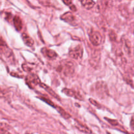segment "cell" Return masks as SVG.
I'll use <instances>...</instances> for the list:
<instances>
[{
  "label": "cell",
  "instance_id": "1",
  "mask_svg": "<svg viewBox=\"0 0 134 134\" xmlns=\"http://www.w3.org/2000/svg\"><path fill=\"white\" fill-rule=\"evenodd\" d=\"M84 49L81 45H76V47H71L69 50L70 57L72 58L75 59L77 60H81L83 57V53H84Z\"/></svg>",
  "mask_w": 134,
  "mask_h": 134
},
{
  "label": "cell",
  "instance_id": "2",
  "mask_svg": "<svg viewBox=\"0 0 134 134\" xmlns=\"http://www.w3.org/2000/svg\"><path fill=\"white\" fill-rule=\"evenodd\" d=\"M60 68L62 71L66 75H70L74 73V65L72 62L69 60H64L63 62H61Z\"/></svg>",
  "mask_w": 134,
  "mask_h": 134
},
{
  "label": "cell",
  "instance_id": "3",
  "mask_svg": "<svg viewBox=\"0 0 134 134\" xmlns=\"http://www.w3.org/2000/svg\"><path fill=\"white\" fill-rule=\"evenodd\" d=\"M25 81H26L28 86L32 89L34 88L35 86H36L37 85H39V84L41 83L39 77L34 73H29L27 77H26Z\"/></svg>",
  "mask_w": 134,
  "mask_h": 134
},
{
  "label": "cell",
  "instance_id": "4",
  "mask_svg": "<svg viewBox=\"0 0 134 134\" xmlns=\"http://www.w3.org/2000/svg\"><path fill=\"white\" fill-rule=\"evenodd\" d=\"M89 40L92 44L94 46H99L102 43V35L99 31H92L89 34Z\"/></svg>",
  "mask_w": 134,
  "mask_h": 134
},
{
  "label": "cell",
  "instance_id": "5",
  "mask_svg": "<svg viewBox=\"0 0 134 134\" xmlns=\"http://www.w3.org/2000/svg\"><path fill=\"white\" fill-rule=\"evenodd\" d=\"M100 60H101V52H100V51L96 50L92 53L89 62L92 67L96 68L98 66V64L100 62Z\"/></svg>",
  "mask_w": 134,
  "mask_h": 134
},
{
  "label": "cell",
  "instance_id": "6",
  "mask_svg": "<svg viewBox=\"0 0 134 134\" xmlns=\"http://www.w3.org/2000/svg\"><path fill=\"white\" fill-rule=\"evenodd\" d=\"M0 52L7 58H11L13 56V51L7 45L6 43L0 45Z\"/></svg>",
  "mask_w": 134,
  "mask_h": 134
},
{
  "label": "cell",
  "instance_id": "7",
  "mask_svg": "<svg viewBox=\"0 0 134 134\" xmlns=\"http://www.w3.org/2000/svg\"><path fill=\"white\" fill-rule=\"evenodd\" d=\"M96 90L99 95H106L107 94V87L105 82L99 81L96 84Z\"/></svg>",
  "mask_w": 134,
  "mask_h": 134
},
{
  "label": "cell",
  "instance_id": "8",
  "mask_svg": "<svg viewBox=\"0 0 134 134\" xmlns=\"http://www.w3.org/2000/svg\"><path fill=\"white\" fill-rule=\"evenodd\" d=\"M60 18H61V20H64V22H67V23L70 24H75V22H76V18H75L74 15L72 14L71 13H70V12L63 14L61 16V17H60Z\"/></svg>",
  "mask_w": 134,
  "mask_h": 134
},
{
  "label": "cell",
  "instance_id": "9",
  "mask_svg": "<svg viewBox=\"0 0 134 134\" xmlns=\"http://www.w3.org/2000/svg\"><path fill=\"white\" fill-rule=\"evenodd\" d=\"M42 52L46 58L50 59V60H55L57 57V54L55 52V51H54L53 50L49 49V48H45V47L42 48Z\"/></svg>",
  "mask_w": 134,
  "mask_h": 134
},
{
  "label": "cell",
  "instance_id": "10",
  "mask_svg": "<svg viewBox=\"0 0 134 134\" xmlns=\"http://www.w3.org/2000/svg\"><path fill=\"white\" fill-rule=\"evenodd\" d=\"M62 92H63L64 94H65L66 96H68L72 97V98H76V99H79V100H83V98L81 97V96L80 95V94H78L77 92L72 90V89L64 88Z\"/></svg>",
  "mask_w": 134,
  "mask_h": 134
},
{
  "label": "cell",
  "instance_id": "11",
  "mask_svg": "<svg viewBox=\"0 0 134 134\" xmlns=\"http://www.w3.org/2000/svg\"><path fill=\"white\" fill-rule=\"evenodd\" d=\"M22 38L24 43V44H26V46L30 47L33 46V44H34V40H33L32 38L30 36H29L26 33H23V34H22Z\"/></svg>",
  "mask_w": 134,
  "mask_h": 134
},
{
  "label": "cell",
  "instance_id": "12",
  "mask_svg": "<svg viewBox=\"0 0 134 134\" xmlns=\"http://www.w3.org/2000/svg\"><path fill=\"white\" fill-rule=\"evenodd\" d=\"M13 23L17 31H20L22 28V22L21 18L18 16H15L13 18Z\"/></svg>",
  "mask_w": 134,
  "mask_h": 134
},
{
  "label": "cell",
  "instance_id": "13",
  "mask_svg": "<svg viewBox=\"0 0 134 134\" xmlns=\"http://www.w3.org/2000/svg\"><path fill=\"white\" fill-rule=\"evenodd\" d=\"M39 86H40L41 87L43 88H44L45 90L46 91H47V92H48L49 94H50V95H51L52 96H53L54 98H58V99H60V98H59V96H58L57 94H56V93H55V92H54L53 90L51 88L49 87L47 85H46L45 84H43V83H42V82H41V83L39 84Z\"/></svg>",
  "mask_w": 134,
  "mask_h": 134
},
{
  "label": "cell",
  "instance_id": "14",
  "mask_svg": "<svg viewBox=\"0 0 134 134\" xmlns=\"http://www.w3.org/2000/svg\"><path fill=\"white\" fill-rule=\"evenodd\" d=\"M81 3L82 7L86 9H91L95 5V2L91 0H83L81 1Z\"/></svg>",
  "mask_w": 134,
  "mask_h": 134
},
{
  "label": "cell",
  "instance_id": "15",
  "mask_svg": "<svg viewBox=\"0 0 134 134\" xmlns=\"http://www.w3.org/2000/svg\"><path fill=\"white\" fill-rule=\"evenodd\" d=\"M75 125H76V128H77L80 131V132H84V133H91V131L89 128H87L85 126L80 124V123L76 121V124H75Z\"/></svg>",
  "mask_w": 134,
  "mask_h": 134
},
{
  "label": "cell",
  "instance_id": "16",
  "mask_svg": "<svg viewBox=\"0 0 134 134\" xmlns=\"http://www.w3.org/2000/svg\"><path fill=\"white\" fill-rule=\"evenodd\" d=\"M55 108L56 109L58 112L60 113V115H61L63 118L66 119H70V115L68 113L66 112V111H64V109H63V108H61L60 107H59V106H55Z\"/></svg>",
  "mask_w": 134,
  "mask_h": 134
},
{
  "label": "cell",
  "instance_id": "17",
  "mask_svg": "<svg viewBox=\"0 0 134 134\" xmlns=\"http://www.w3.org/2000/svg\"><path fill=\"white\" fill-rule=\"evenodd\" d=\"M40 98V99H42V100H43V102H46V103H47V104L49 105L52 106V107H55V104H54L53 102H52L51 100H49V99H47V98H43V97H40V98Z\"/></svg>",
  "mask_w": 134,
  "mask_h": 134
},
{
  "label": "cell",
  "instance_id": "18",
  "mask_svg": "<svg viewBox=\"0 0 134 134\" xmlns=\"http://www.w3.org/2000/svg\"><path fill=\"white\" fill-rule=\"evenodd\" d=\"M89 102H91V103H92L93 105H94L95 107H97V108H101V105H100V104L99 103H97V102H96L95 100H94V99H91V98H90L89 99Z\"/></svg>",
  "mask_w": 134,
  "mask_h": 134
},
{
  "label": "cell",
  "instance_id": "19",
  "mask_svg": "<svg viewBox=\"0 0 134 134\" xmlns=\"http://www.w3.org/2000/svg\"><path fill=\"white\" fill-rule=\"evenodd\" d=\"M109 36H110V39L112 40H114V39H116V35L115 32L114 31H112V30H111L110 31V33H109Z\"/></svg>",
  "mask_w": 134,
  "mask_h": 134
},
{
  "label": "cell",
  "instance_id": "20",
  "mask_svg": "<svg viewBox=\"0 0 134 134\" xmlns=\"http://www.w3.org/2000/svg\"><path fill=\"white\" fill-rule=\"evenodd\" d=\"M108 122H110L111 124H112L113 126H116L118 124V122L115 120H111V119H108Z\"/></svg>",
  "mask_w": 134,
  "mask_h": 134
},
{
  "label": "cell",
  "instance_id": "21",
  "mask_svg": "<svg viewBox=\"0 0 134 134\" xmlns=\"http://www.w3.org/2000/svg\"><path fill=\"white\" fill-rule=\"evenodd\" d=\"M63 2L64 3L65 5H68V6H70V5L72 3V1H70V0H63Z\"/></svg>",
  "mask_w": 134,
  "mask_h": 134
},
{
  "label": "cell",
  "instance_id": "22",
  "mask_svg": "<svg viewBox=\"0 0 134 134\" xmlns=\"http://www.w3.org/2000/svg\"><path fill=\"white\" fill-rule=\"evenodd\" d=\"M130 126L133 130H134V116L131 118V122H130Z\"/></svg>",
  "mask_w": 134,
  "mask_h": 134
},
{
  "label": "cell",
  "instance_id": "23",
  "mask_svg": "<svg viewBox=\"0 0 134 134\" xmlns=\"http://www.w3.org/2000/svg\"><path fill=\"white\" fill-rule=\"evenodd\" d=\"M69 7H70V10H73L74 12H76V7H75V5H70Z\"/></svg>",
  "mask_w": 134,
  "mask_h": 134
},
{
  "label": "cell",
  "instance_id": "24",
  "mask_svg": "<svg viewBox=\"0 0 134 134\" xmlns=\"http://www.w3.org/2000/svg\"><path fill=\"white\" fill-rule=\"evenodd\" d=\"M5 41H4L3 40L2 38L0 37V45H1V44H5Z\"/></svg>",
  "mask_w": 134,
  "mask_h": 134
},
{
  "label": "cell",
  "instance_id": "25",
  "mask_svg": "<svg viewBox=\"0 0 134 134\" xmlns=\"http://www.w3.org/2000/svg\"><path fill=\"white\" fill-rule=\"evenodd\" d=\"M5 134H11V133H8V132H7V133H5Z\"/></svg>",
  "mask_w": 134,
  "mask_h": 134
},
{
  "label": "cell",
  "instance_id": "26",
  "mask_svg": "<svg viewBox=\"0 0 134 134\" xmlns=\"http://www.w3.org/2000/svg\"><path fill=\"white\" fill-rule=\"evenodd\" d=\"M27 134H28V133H27Z\"/></svg>",
  "mask_w": 134,
  "mask_h": 134
}]
</instances>
